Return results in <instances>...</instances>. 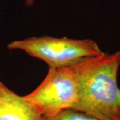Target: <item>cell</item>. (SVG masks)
I'll return each instance as SVG.
<instances>
[{"label":"cell","mask_w":120,"mask_h":120,"mask_svg":"<svg viewBox=\"0 0 120 120\" xmlns=\"http://www.w3.org/2000/svg\"><path fill=\"white\" fill-rule=\"evenodd\" d=\"M0 120H43L38 105L0 81Z\"/></svg>","instance_id":"obj_4"},{"label":"cell","mask_w":120,"mask_h":120,"mask_svg":"<svg viewBox=\"0 0 120 120\" xmlns=\"http://www.w3.org/2000/svg\"><path fill=\"white\" fill-rule=\"evenodd\" d=\"M120 51L85 57L73 68L77 85L72 109L100 120H120Z\"/></svg>","instance_id":"obj_1"},{"label":"cell","mask_w":120,"mask_h":120,"mask_svg":"<svg viewBox=\"0 0 120 120\" xmlns=\"http://www.w3.org/2000/svg\"><path fill=\"white\" fill-rule=\"evenodd\" d=\"M35 0H26V5L27 7L31 6L32 5L34 4Z\"/></svg>","instance_id":"obj_6"},{"label":"cell","mask_w":120,"mask_h":120,"mask_svg":"<svg viewBox=\"0 0 120 120\" xmlns=\"http://www.w3.org/2000/svg\"><path fill=\"white\" fill-rule=\"evenodd\" d=\"M26 96L38 105L44 117L72 109L77 97L74 69L72 67L49 68L41 83Z\"/></svg>","instance_id":"obj_3"},{"label":"cell","mask_w":120,"mask_h":120,"mask_svg":"<svg viewBox=\"0 0 120 120\" xmlns=\"http://www.w3.org/2000/svg\"><path fill=\"white\" fill-rule=\"evenodd\" d=\"M43 120H100L94 117L73 109H65L51 117H44Z\"/></svg>","instance_id":"obj_5"},{"label":"cell","mask_w":120,"mask_h":120,"mask_svg":"<svg viewBox=\"0 0 120 120\" xmlns=\"http://www.w3.org/2000/svg\"><path fill=\"white\" fill-rule=\"evenodd\" d=\"M8 47L9 49H21L29 56L42 60L49 68L73 67L85 57L103 53L98 43L90 39L58 38L47 35L13 41Z\"/></svg>","instance_id":"obj_2"}]
</instances>
